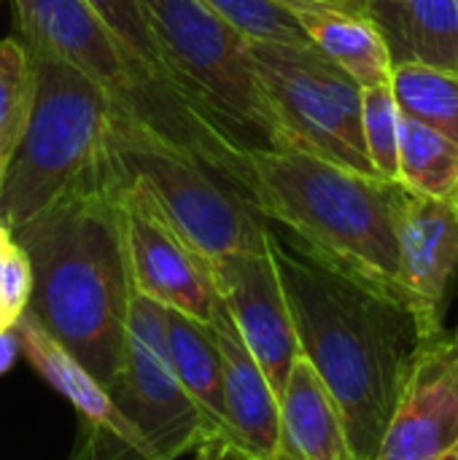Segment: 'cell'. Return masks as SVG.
Returning <instances> with one entry per match:
<instances>
[{"mask_svg":"<svg viewBox=\"0 0 458 460\" xmlns=\"http://www.w3.org/2000/svg\"><path fill=\"white\" fill-rule=\"evenodd\" d=\"M300 358L332 396L356 460H378L405 377L424 345L410 307L286 245L270 243Z\"/></svg>","mask_w":458,"mask_h":460,"instance_id":"6da1fadb","label":"cell"},{"mask_svg":"<svg viewBox=\"0 0 458 460\" xmlns=\"http://www.w3.org/2000/svg\"><path fill=\"white\" fill-rule=\"evenodd\" d=\"M11 237L32 272L24 315L108 388L121 364L135 288L103 156L81 186Z\"/></svg>","mask_w":458,"mask_h":460,"instance_id":"7a4b0ae2","label":"cell"},{"mask_svg":"<svg viewBox=\"0 0 458 460\" xmlns=\"http://www.w3.org/2000/svg\"><path fill=\"white\" fill-rule=\"evenodd\" d=\"M246 162L251 202L294 237V248L405 302L394 221L397 183L305 151L251 148Z\"/></svg>","mask_w":458,"mask_h":460,"instance_id":"3957f363","label":"cell"},{"mask_svg":"<svg viewBox=\"0 0 458 460\" xmlns=\"http://www.w3.org/2000/svg\"><path fill=\"white\" fill-rule=\"evenodd\" d=\"M13 35L70 62L103 92L113 116L194 156L248 194V151L200 116L178 89L132 59L81 0H13Z\"/></svg>","mask_w":458,"mask_h":460,"instance_id":"277c9868","label":"cell"},{"mask_svg":"<svg viewBox=\"0 0 458 460\" xmlns=\"http://www.w3.org/2000/svg\"><path fill=\"white\" fill-rule=\"evenodd\" d=\"M22 43L35 84L24 129L0 175V226L8 234L94 172L111 119L103 92L86 75L54 51Z\"/></svg>","mask_w":458,"mask_h":460,"instance_id":"5b68a950","label":"cell"},{"mask_svg":"<svg viewBox=\"0 0 458 460\" xmlns=\"http://www.w3.org/2000/svg\"><path fill=\"white\" fill-rule=\"evenodd\" d=\"M167 81L243 151H289L248 59V38L202 0H140Z\"/></svg>","mask_w":458,"mask_h":460,"instance_id":"8992f818","label":"cell"},{"mask_svg":"<svg viewBox=\"0 0 458 460\" xmlns=\"http://www.w3.org/2000/svg\"><path fill=\"white\" fill-rule=\"evenodd\" d=\"M103 162L116 178L138 183L170 229L208 261L227 253H262L273 243L275 232L248 194L194 156L113 113Z\"/></svg>","mask_w":458,"mask_h":460,"instance_id":"52a82bcc","label":"cell"},{"mask_svg":"<svg viewBox=\"0 0 458 460\" xmlns=\"http://www.w3.org/2000/svg\"><path fill=\"white\" fill-rule=\"evenodd\" d=\"M248 59L289 151L378 178L362 137V86L343 67L310 43L281 40H248Z\"/></svg>","mask_w":458,"mask_h":460,"instance_id":"ba28073f","label":"cell"},{"mask_svg":"<svg viewBox=\"0 0 458 460\" xmlns=\"http://www.w3.org/2000/svg\"><path fill=\"white\" fill-rule=\"evenodd\" d=\"M105 391L130 429L138 460H178L221 445L173 372L165 345V307L138 291L130 302L121 364Z\"/></svg>","mask_w":458,"mask_h":460,"instance_id":"9c48e42d","label":"cell"},{"mask_svg":"<svg viewBox=\"0 0 458 460\" xmlns=\"http://www.w3.org/2000/svg\"><path fill=\"white\" fill-rule=\"evenodd\" d=\"M103 170L119 205L132 288L165 310H178L194 321L211 323L216 307L221 305L213 286L211 261L192 251L170 229L138 183L116 178L105 162Z\"/></svg>","mask_w":458,"mask_h":460,"instance_id":"30bf717a","label":"cell"},{"mask_svg":"<svg viewBox=\"0 0 458 460\" xmlns=\"http://www.w3.org/2000/svg\"><path fill=\"white\" fill-rule=\"evenodd\" d=\"M211 275L221 307L281 399L300 350L273 251L219 256Z\"/></svg>","mask_w":458,"mask_h":460,"instance_id":"8fae6325","label":"cell"},{"mask_svg":"<svg viewBox=\"0 0 458 460\" xmlns=\"http://www.w3.org/2000/svg\"><path fill=\"white\" fill-rule=\"evenodd\" d=\"M394 221L405 305L427 342L445 334L443 315L458 272V208L397 183Z\"/></svg>","mask_w":458,"mask_h":460,"instance_id":"7c38bea8","label":"cell"},{"mask_svg":"<svg viewBox=\"0 0 458 460\" xmlns=\"http://www.w3.org/2000/svg\"><path fill=\"white\" fill-rule=\"evenodd\" d=\"M458 445V345L435 337L421 345L405 377L378 460H435Z\"/></svg>","mask_w":458,"mask_h":460,"instance_id":"4fadbf2b","label":"cell"},{"mask_svg":"<svg viewBox=\"0 0 458 460\" xmlns=\"http://www.w3.org/2000/svg\"><path fill=\"white\" fill-rule=\"evenodd\" d=\"M224 367V407L232 442L254 460H275L281 402L265 369L240 340L227 310L219 305L211 323Z\"/></svg>","mask_w":458,"mask_h":460,"instance_id":"5bb4252c","label":"cell"},{"mask_svg":"<svg viewBox=\"0 0 458 460\" xmlns=\"http://www.w3.org/2000/svg\"><path fill=\"white\" fill-rule=\"evenodd\" d=\"M300 24L308 43L343 67L362 89L391 84V57L378 27L364 13V3H302L275 0Z\"/></svg>","mask_w":458,"mask_h":460,"instance_id":"9a60e30c","label":"cell"},{"mask_svg":"<svg viewBox=\"0 0 458 460\" xmlns=\"http://www.w3.org/2000/svg\"><path fill=\"white\" fill-rule=\"evenodd\" d=\"M391 65L458 73V0H362Z\"/></svg>","mask_w":458,"mask_h":460,"instance_id":"2e32d148","label":"cell"},{"mask_svg":"<svg viewBox=\"0 0 458 460\" xmlns=\"http://www.w3.org/2000/svg\"><path fill=\"white\" fill-rule=\"evenodd\" d=\"M278 402L275 460H356L332 396L302 358L294 361Z\"/></svg>","mask_w":458,"mask_h":460,"instance_id":"e0dca14e","label":"cell"},{"mask_svg":"<svg viewBox=\"0 0 458 460\" xmlns=\"http://www.w3.org/2000/svg\"><path fill=\"white\" fill-rule=\"evenodd\" d=\"M165 345L184 394L197 407L213 439L235 445L227 423L224 367L213 329L178 310H165Z\"/></svg>","mask_w":458,"mask_h":460,"instance_id":"ac0fdd59","label":"cell"},{"mask_svg":"<svg viewBox=\"0 0 458 460\" xmlns=\"http://www.w3.org/2000/svg\"><path fill=\"white\" fill-rule=\"evenodd\" d=\"M400 186L458 208V146L432 127L402 116Z\"/></svg>","mask_w":458,"mask_h":460,"instance_id":"d6986e66","label":"cell"},{"mask_svg":"<svg viewBox=\"0 0 458 460\" xmlns=\"http://www.w3.org/2000/svg\"><path fill=\"white\" fill-rule=\"evenodd\" d=\"M391 92L402 116L432 127L458 146V73L400 65L391 70Z\"/></svg>","mask_w":458,"mask_h":460,"instance_id":"ffe728a7","label":"cell"},{"mask_svg":"<svg viewBox=\"0 0 458 460\" xmlns=\"http://www.w3.org/2000/svg\"><path fill=\"white\" fill-rule=\"evenodd\" d=\"M400 135L402 113L389 86L362 89V137L375 175L386 183H400Z\"/></svg>","mask_w":458,"mask_h":460,"instance_id":"44dd1931","label":"cell"},{"mask_svg":"<svg viewBox=\"0 0 458 460\" xmlns=\"http://www.w3.org/2000/svg\"><path fill=\"white\" fill-rule=\"evenodd\" d=\"M32 84V57L27 46L16 35L0 38V154L5 156L24 129Z\"/></svg>","mask_w":458,"mask_h":460,"instance_id":"7402d4cb","label":"cell"},{"mask_svg":"<svg viewBox=\"0 0 458 460\" xmlns=\"http://www.w3.org/2000/svg\"><path fill=\"white\" fill-rule=\"evenodd\" d=\"M94 19L124 46V51L138 59L143 67H148L154 75H159L162 81H167L165 73V62L159 54V46L154 40V32L148 27L146 11L140 5V0H81ZM170 84V81H167ZM173 86V84H170ZM175 89V86H173Z\"/></svg>","mask_w":458,"mask_h":460,"instance_id":"603a6c76","label":"cell"},{"mask_svg":"<svg viewBox=\"0 0 458 460\" xmlns=\"http://www.w3.org/2000/svg\"><path fill=\"white\" fill-rule=\"evenodd\" d=\"M248 40L308 43L300 24L275 0H202Z\"/></svg>","mask_w":458,"mask_h":460,"instance_id":"cb8c5ba5","label":"cell"},{"mask_svg":"<svg viewBox=\"0 0 458 460\" xmlns=\"http://www.w3.org/2000/svg\"><path fill=\"white\" fill-rule=\"evenodd\" d=\"M30 288H32L30 261H27L24 251L16 243H11V248L5 251V256L0 261V326L5 332L27 310Z\"/></svg>","mask_w":458,"mask_h":460,"instance_id":"d4e9b609","label":"cell"},{"mask_svg":"<svg viewBox=\"0 0 458 460\" xmlns=\"http://www.w3.org/2000/svg\"><path fill=\"white\" fill-rule=\"evenodd\" d=\"M200 460H254L248 453H243L238 445H211L205 450H200Z\"/></svg>","mask_w":458,"mask_h":460,"instance_id":"484cf974","label":"cell"},{"mask_svg":"<svg viewBox=\"0 0 458 460\" xmlns=\"http://www.w3.org/2000/svg\"><path fill=\"white\" fill-rule=\"evenodd\" d=\"M11 243H13V237L0 226V261H3V256H5V251L11 248Z\"/></svg>","mask_w":458,"mask_h":460,"instance_id":"4316f807","label":"cell"},{"mask_svg":"<svg viewBox=\"0 0 458 460\" xmlns=\"http://www.w3.org/2000/svg\"><path fill=\"white\" fill-rule=\"evenodd\" d=\"M302 3H337V5H354L359 0H302Z\"/></svg>","mask_w":458,"mask_h":460,"instance_id":"83f0119b","label":"cell"},{"mask_svg":"<svg viewBox=\"0 0 458 460\" xmlns=\"http://www.w3.org/2000/svg\"><path fill=\"white\" fill-rule=\"evenodd\" d=\"M435 460H458V445L454 450H448V453H443V456H437Z\"/></svg>","mask_w":458,"mask_h":460,"instance_id":"f1b7e54d","label":"cell"},{"mask_svg":"<svg viewBox=\"0 0 458 460\" xmlns=\"http://www.w3.org/2000/svg\"><path fill=\"white\" fill-rule=\"evenodd\" d=\"M3 164H5V154H0V175H3Z\"/></svg>","mask_w":458,"mask_h":460,"instance_id":"f546056e","label":"cell"},{"mask_svg":"<svg viewBox=\"0 0 458 460\" xmlns=\"http://www.w3.org/2000/svg\"><path fill=\"white\" fill-rule=\"evenodd\" d=\"M454 342L458 345V326H456V332H454Z\"/></svg>","mask_w":458,"mask_h":460,"instance_id":"4dcf8cb0","label":"cell"}]
</instances>
